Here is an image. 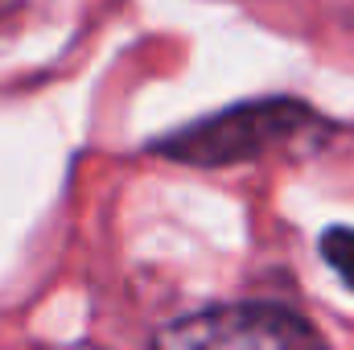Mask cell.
Instances as JSON below:
<instances>
[{
  "instance_id": "6da1fadb",
  "label": "cell",
  "mask_w": 354,
  "mask_h": 350,
  "mask_svg": "<svg viewBox=\"0 0 354 350\" xmlns=\"http://www.w3.org/2000/svg\"><path fill=\"white\" fill-rule=\"evenodd\" d=\"M317 124H322V116L305 99L264 95V99H243V103L218 107L202 120H189L174 132H165V136H153L149 153L177 161V165L223 169V165L256 161Z\"/></svg>"
},
{
  "instance_id": "7a4b0ae2",
  "label": "cell",
  "mask_w": 354,
  "mask_h": 350,
  "mask_svg": "<svg viewBox=\"0 0 354 350\" xmlns=\"http://www.w3.org/2000/svg\"><path fill=\"white\" fill-rule=\"evenodd\" d=\"M169 350H317L322 330L288 305L276 301H227L185 313L153 334Z\"/></svg>"
},
{
  "instance_id": "3957f363",
  "label": "cell",
  "mask_w": 354,
  "mask_h": 350,
  "mask_svg": "<svg viewBox=\"0 0 354 350\" xmlns=\"http://www.w3.org/2000/svg\"><path fill=\"white\" fill-rule=\"evenodd\" d=\"M322 260L330 264L342 284L354 293V227H326L322 231Z\"/></svg>"
}]
</instances>
